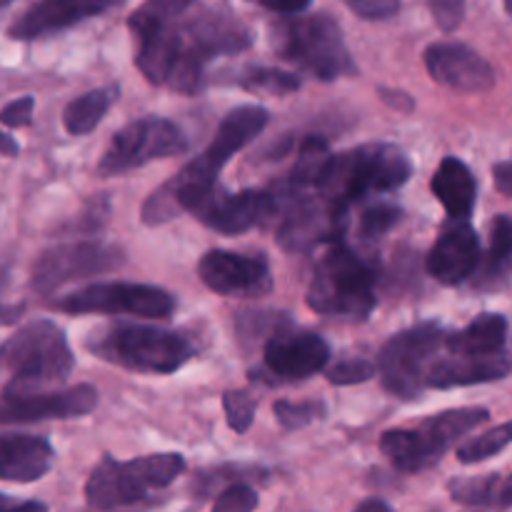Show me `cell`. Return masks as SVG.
Segmentation results:
<instances>
[{
	"label": "cell",
	"instance_id": "1",
	"mask_svg": "<svg viewBox=\"0 0 512 512\" xmlns=\"http://www.w3.org/2000/svg\"><path fill=\"white\" fill-rule=\"evenodd\" d=\"M250 43L253 35L235 15L210 8L140 40L135 65L153 85L195 95L210 60L240 53Z\"/></svg>",
	"mask_w": 512,
	"mask_h": 512
},
{
	"label": "cell",
	"instance_id": "2",
	"mask_svg": "<svg viewBox=\"0 0 512 512\" xmlns=\"http://www.w3.org/2000/svg\"><path fill=\"white\" fill-rule=\"evenodd\" d=\"M268 125V110L260 105H240L233 108L218 125L213 143L203 150V155L190 160L180 175L155 190L143 205L145 225H163L180 215V210H190V205L215 188L220 170L238 150H243L250 140L258 138Z\"/></svg>",
	"mask_w": 512,
	"mask_h": 512
},
{
	"label": "cell",
	"instance_id": "3",
	"mask_svg": "<svg viewBox=\"0 0 512 512\" xmlns=\"http://www.w3.org/2000/svg\"><path fill=\"white\" fill-rule=\"evenodd\" d=\"M308 305L325 318L368 320L375 303V273L358 253L338 243L328 245V253L315 265L308 285Z\"/></svg>",
	"mask_w": 512,
	"mask_h": 512
},
{
	"label": "cell",
	"instance_id": "4",
	"mask_svg": "<svg viewBox=\"0 0 512 512\" xmlns=\"http://www.w3.org/2000/svg\"><path fill=\"white\" fill-rule=\"evenodd\" d=\"M75 358L63 330L50 320L23 325L8 343L0 345V368L13 370V380L3 393H40L63 383L73 370Z\"/></svg>",
	"mask_w": 512,
	"mask_h": 512
},
{
	"label": "cell",
	"instance_id": "5",
	"mask_svg": "<svg viewBox=\"0 0 512 512\" xmlns=\"http://www.w3.org/2000/svg\"><path fill=\"white\" fill-rule=\"evenodd\" d=\"M85 345L93 350V355L108 363L135 370V373L155 375L175 373L195 355L193 340L185 335L133 323L95 330Z\"/></svg>",
	"mask_w": 512,
	"mask_h": 512
},
{
	"label": "cell",
	"instance_id": "6",
	"mask_svg": "<svg viewBox=\"0 0 512 512\" xmlns=\"http://www.w3.org/2000/svg\"><path fill=\"white\" fill-rule=\"evenodd\" d=\"M413 175V163L395 145L370 143L333 155L320 183V193L338 205H353L370 193H385L405 185Z\"/></svg>",
	"mask_w": 512,
	"mask_h": 512
},
{
	"label": "cell",
	"instance_id": "7",
	"mask_svg": "<svg viewBox=\"0 0 512 512\" xmlns=\"http://www.w3.org/2000/svg\"><path fill=\"white\" fill-rule=\"evenodd\" d=\"M185 473V458L178 453H155L135 460L105 455L90 473L85 500L95 510L130 508L143 503L153 490L168 488Z\"/></svg>",
	"mask_w": 512,
	"mask_h": 512
},
{
	"label": "cell",
	"instance_id": "8",
	"mask_svg": "<svg viewBox=\"0 0 512 512\" xmlns=\"http://www.w3.org/2000/svg\"><path fill=\"white\" fill-rule=\"evenodd\" d=\"M275 48L280 58L318 80H338L358 70L343 30L325 13L298 15L280 23L275 28Z\"/></svg>",
	"mask_w": 512,
	"mask_h": 512
},
{
	"label": "cell",
	"instance_id": "9",
	"mask_svg": "<svg viewBox=\"0 0 512 512\" xmlns=\"http://www.w3.org/2000/svg\"><path fill=\"white\" fill-rule=\"evenodd\" d=\"M490 413L485 408H455L423 420L418 428L388 430L380 438V450L385 458L403 473H423L443 460L460 438L488 423Z\"/></svg>",
	"mask_w": 512,
	"mask_h": 512
},
{
	"label": "cell",
	"instance_id": "10",
	"mask_svg": "<svg viewBox=\"0 0 512 512\" xmlns=\"http://www.w3.org/2000/svg\"><path fill=\"white\" fill-rule=\"evenodd\" d=\"M278 200V243L290 253H305L318 245L338 243L348 223V208L325 198L320 190L290 193L280 185Z\"/></svg>",
	"mask_w": 512,
	"mask_h": 512
},
{
	"label": "cell",
	"instance_id": "11",
	"mask_svg": "<svg viewBox=\"0 0 512 512\" xmlns=\"http://www.w3.org/2000/svg\"><path fill=\"white\" fill-rule=\"evenodd\" d=\"M443 343L445 333L438 323H420L393 335L378 358L385 388L398 398H418L423 388H428V373Z\"/></svg>",
	"mask_w": 512,
	"mask_h": 512
},
{
	"label": "cell",
	"instance_id": "12",
	"mask_svg": "<svg viewBox=\"0 0 512 512\" xmlns=\"http://www.w3.org/2000/svg\"><path fill=\"white\" fill-rule=\"evenodd\" d=\"M55 308L68 315H135V318H170L175 298L163 288L145 283H95L65 295Z\"/></svg>",
	"mask_w": 512,
	"mask_h": 512
},
{
	"label": "cell",
	"instance_id": "13",
	"mask_svg": "<svg viewBox=\"0 0 512 512\" xmlns=\"http://www.w3.org/2000/svg\"><path fill=\"white\" fill-rule=\"evenodd\" d=\"M188 148L185 133L173 120L148 115L135 123L125 125L103 153L98 163L100 175H123L133 168L153 163V160L170 158Z\"/></svg>",
	"mask_w": 512,
	"mask_h": 512
},
{
	"label": "cell",
	"instance_id": "14",
	"mask_svg": "<svg viewBox=\"0 0 512 512\" xmlns=\"http://www.w3.org/2000/svg\"><path fill=\"white\" fill-rule=\"evenodd\" d=\"M188 213L203 220L208 228L223 235H243L255 225H265L278 218V200L268 190H243V193H220L218 188L200 195Z\"/></svg>",
	"mask_w": 512,
	"mask_h": 512
},
{
	"label": "cell",
	"instance_id": "15",
	"mask_svg": "<svg viewBox=\"0 0 512 512\" xmlns=\"http://www.w3.org/2000/svg\"><path fill=\"white\" fill-rule=\"evenodd\" d=\"M123 253L105 243H68L45 250L33 268V288L38 293H53L65 283L88 275L105 273L123 263Z\"/></svg>",
	"mask_w": 512,
	"mask_h": 512
},
{
	"label": "cell",
	"instance_id": "16",
	"mask_svg": "<svg viewBox=\"0 0 512 512\" xmlns=\"http://www.w3.org/2000/svg\"><path fill=\"white\" fill-rule=\"evenodd\" d=\"M198 275L213 293L230 298H260L273 290V273L263 255L210 250L200 258Z\"/></svg>",
	"mask_w": 512,
	"mask_h": 512
},
{
	"label": "cell",
	"instance_id": "17",
	"mask_svg": "<svg viewBox=\"0 0 512 512\" xmlns=\"http://www.w3.org/2000/svg\"><path fill=\"white\" fill-rule=\"evenodd\" d=\"M98 405L93 385H75L68 390H40V393H3L0 398V425L43 423L90 415Z\"/></svg>",
	"mask_w": 512,
	"mask_h": 512
},
{
	"label": "cell",
	"instance_id": "18",
	"mask_svg": "<svg viewBox=\"0 0 512 512\" xmlns=\"http://www.w3.org/2000/svg\"><path fill=\"white\" fill-rule=\"evenodd\" d=\"M425 68L435 83L460 93H485L495 85V70L465 43H433L425 50Z\"/></svg>",
	"mask_w": 512,
	"mask_h": 512
},
{
	"label": "cell",
	"instance_id": "19",
	"mask_svg": "<svg viewBox=\"0 0 512 512\" xmlns=\"http://www.w3.org/2000/svg\"><path fill=\"white\" fill-rule=\"evenodd\" d=\"M120 0H38L13 20L8 35L13 40H35L60 33L83 20L105 13Z\"/></svg>",
	"mask_w": 512,
	"mask_h": 512
},
{
	"label": "cell",
	"instance_id": "20",
	"mask_svg": "<svg viewBox=\"0 0 512 512\" xmlns=\"http://www.w3.org/2000/svg\"><path fill=\"white\" fill-rule=\"evenodd\" d=\"M328 360V343L315 333H278L265 345V368L280 380L313 378Z\"/></svg>",
	"mask_w": 512,
	"mask_h": 512
},
{
	"label": "cell",
	"instance_id": "21",
	"mask_svg": "<svg viewBox=\"0 0 512 512\" xmlns=\"http://www.w3.org/2000/svg\"><path fill=\"white\" fill-rule=\"evenodd\" d=\"M480 263L478 233L468 223L445 230L428 253V273L443 285H460L475 273Z\"/></svg>",
	"mask_w": 512,
	"mask_h": 512
},
{
	"label": "cell",
	"instance_id": "22",
	"mask_svg": "<svg viewBox=\"0 0 512 512\" xmlns=\"http://www.w3.org/2000/svg\"><path fill=\"white\" fill-rule=\"evenodd\" d=\"M55 463L53 445L38 435H0V480L35 483L45 478Z\"/></svg>",
	"mask_w": 512,
	"mask_h": 512
},
{
	"label": "cell",
	"instance_id": "23",
	"mask_svg": "<svg viewBox=\"0 0 512 512\" xmlns=\"http://www.w3.org/2000/svg\"><path fill=\"white\" fill-rule=\"evenodd\" d=\"M512 373V355L488 353V355H460L435 363L428 373V388H460V385H478L503 380Z\"/></svg>",
	"mask_w": 512,
	"mask_h": 512
},
{
	"label": "cell",
	"instance_id": "24",
	"mask_svg": "<svg viewBox=\"0 0 512 512\" xmlns=\"http://www.w3.org/2000/svg\"><path fill=\"white\" fill-rule=\"evenodd\" d=\"M433 195L443 203L450 218L468 220L478 200V183L463 160L445 158L433 175Z\"/></svg>",
	"mask_w": 512,
	"mask_h": 512
},
{
	"label": "cell",
	"instance_id": "25",
	"mask_svg": "<svg viewBox=\"0 0 512 512\" xmlns=\"http://www.w3.org/2000/svg\"><path fill=\"white\" fill-rule=\"evenodd\" d=\"M508 340V320L500 313H485L475 318L460 333H453L445 338L450 353L460 355H488L500 353Z\"/></svg>",
	"mask_w": 512,
	"mask_h": 512
},
{
	"label": "cell",
	"instance_id": "26",
	"mask_svg": "<svg viewBox=\"0 0 512 512\" xmlns=\"http://www.w3.org/2000/svg\"><path fill=\"white\" fill-rule=\"evenodd\" d=\"M450 498L468 508H512V473L453 480Z\"/></svg>",
	"mask_w": 512,
	"mask_h": 512
},
{
	"label": "cell",
	"instance_id": "27",
	"mask_svg": "<svg viewBox=\"0 0 512 512\" xmlns=\"http://www.w3.org/2000/svg\"><path fill=\"white\" fill-rule=\"evenodd\" d=\"M330 160H333V153H330L328 143L320 138H308L300 145L298 163L293 165L283 188L290 190V193H313V190H320V183H323L325 173L330 168Z\"/></svg>",
	"mask_w": 512,
	"mask_h": 512
},
{
	"label": "cell",
	"instance_id": "28",
	"mask_svg": "<svg viewBox=\"0 0 512 512\" xmlns=\"http://www.w3.org/2000/svg\"><path fill=\"white\" fill-rule=\"evenodd\" d=\"M120 88L118 85H108V88H95L88 90L85 95L75 98L63 110V125L70 135H88L93 133L105 118L113 103L118 100Z\"/></svg>",
	"mask_w": 512,
	"mask_h": 512
},
{
	"label": "cell",
	"instance_id": "29",
	"mask_svg": "<svg viewBox=\"0 0 512 512\" xmlns=\"http://www.w3.org/2000/svg\"><path fill=\"white\" fill-rule=\"evenodd\" d=\"M193 3L195 0H145V3L128 18V28L133 30L135 40L148 38V35L178 23L180 15H183Z\"/></svg>",
	"mask_w": 512,
	"mask_h": 512
},
{
	"label": "cell",
	"instance_id": "30",
	"mask_svg": "<svg viewBox=\"0 0 512 512\" xmlns=\"http://www.w3.org/2000/svg\"><path fill=\"white\" fill-rule=\"evenodd\" d=\"M512 268V220L498 218L493 223V235H490V250L485 258V280L495 283L498 278L508 275Z\"/></svg>",
	"mask_w": 512,
	"mask_h": 512
},
{
	"label": "cell",
	"instance_id": "31",
	"mask_svg": "<svg viewBox=\"0 0 512 512\" xmlns=\"http://www.w3.org/2000/svg\"><path fill=\"white\" fill-rule=\"evenodd\" d=\"M508 445H512V420L510 423H503L498 425V428L488 430V433H483L480 438H473L465 445H460L458 460L465 465L483 463V460H490L495 458V455L503 453Z\"/></svg>",
	"mask_w": 512,
	"mask_h": 512
},
{
	"label": "cell",
	"instance_id": "32",
	"mask_svg": "<svg viewBox=\"0 0 512 512\" xmlns=\"http://www.w3.org/2000/svg\"><path fill=\"white\" fill-rule=\"evenodd\" d=\"M240 85L248 90H260V93L288 95L300 88V78L278 68H248L240 75Z\"/></svg>",
	"mask_w": 512,
	"mask_h": 512
},
{
	"label": "cell",
	"instance_id": "33",
	"mask_svg": "<svg viewBox=\"0 0 512 512\" xmlns=\"http://www.w3.org/2000/svg\"><path fill=\"white\" fill-rule=\"evenodd\" d=\"M223 408L230 430L238 435L248 433L255 420V410H258V403H255L253 395L245 393V390H228L223 395Z\"/></svg>",
	"mask_w": 512,
	"mask_h": 512
},
{
	"label": "cell",
	"instance_id": "34",
	"mask_svg": "<svg viewBox=\"0 0 512 512\" xmlns=\"http://www.w3.org/2000/svg\"><path fill=\"white\" fill-rule=\"evenodd\" d=\"M400 220V208L398 205H388V203H380L373 205L363 213V220H360V235L365 240H378L383 238L385 233H390L395 223Z\"/></svg>",
	"mask_w": 512,
	"mask_h": 512
},
{
	"label": "cell",
	"instance_id": "35",
	"mask_svg": "<svg viewBox=\"0 0 512 512\" xmlns=\"http://www.w3.org/2000/svg\"><path fill=\"white\" fill-rule=\"evenodd\" d=\"M375 373H378V368H375L370 360L350 358V360H340V363H335L333 368H328L325 378H328L333 385H358V383H368V380H373Z\"/></svg>",
	"mask_w": 512,
	"mask_h": 512
},
{
	"label": "cell",
	"instance_id": "36",
	"mask_svg": "<svg viewBox=\"0 0 512 512\" xmlns=\"http://www.w3.org/2000/svg\"><path fill=\"white\" fill-rule=\"evenodd\" d=\"M275 418L285 430H300L308 428L315 418L320 415L318 403H290V400H278L273 405Z\"/></svg>",
	"mask_w": 512,
	"mask_h": 512
},
{
	"label": "cell",
	"instance_id": "37",
	"mask_svg": "<svg viewBox=\"0 0 512 512\" xmlns=\"http://www.w3.org/2000/svg\"><path fill=\"white\" fill-rule=\"evenodd\" d=\"M260 505L258 493L250 485L238 483L223 490L218 500H215V512H250Z\"/></svg>",
	"mask_w": 512,
	"mask_h": 512
},
{
	"label": "cell",
	"instance_id": "38",
	"mask_svg": "<svg viewBox=\"0 0 512 512\" xmlns=\"http://www.w3.org/2000/svg\"><path fill=\"white\" fill-rule=\"evenodd\" d=\"M465 3L468 0H430V10H433V18L445 33H453L455 28H460L465 18Z\"/></svg>",
	"mask_w": 512,
	"mask_h": 512
},
{
	"label": "cell",
	"instance_id": "39",
	"mask_svg": "<svg viewBox=\"0 0 512 512\" xmlns=\"http://www.w3.org/2000/svg\"><path fill=\"white\" fill-rule=\"evenodd\" d=\"M358 18L388 20L400 10V0H343Z\"/></svg>",
	"mask_w": 512,
	"mask_h": 512
},
{
	"label": "cell",
	"instance_id": "40",
	"mask_svg": "<svg viewBox=\"0 0 512 512\" xmlns=\"http://www.w3.org/2000/svg\"><path fill=\"white\" fill-rule=\"evenodd\" d=\"M33 110L35 98L33 95H23V98L13 100V103L0 110V125H5V128H25V125L33 123Z\"/></svg>",
	"mask_w": 512,
	"mask_h": 512
},
{
	"label": "cell",
	"instance_id": "41",
	"mask_svg": "<svg viewBox=\"0 0 512 512\" xmlns=\"http://www.w3.org/2000/svg\"><path fill=\"white\" fill-rule=\"evenodd\" d=\"M250 3L260 5V8H265V10H273V13L298 15V13H303V10H308L313 0H250Z\"/></svg>",
	"mask_w": 512,
	"mask_h": 512
},
{
	"label": "cell",
	"instance_id": "42",
	"mask_svg": "<svg viewBox=\"0 0 512 512\" xmlns=\"http://www.w3.org/2000/svg\"><path fill=\"white\" fill-rule=\"evenodd\" d=\"M8 280H10V273L8 268H0V325H8V323H15V320L20 318V305H5L3 303V293L5 288H8Z\"/></svg>",
	"mask_w": 512,
	"mask_h": 512
},
{
	"label": "cell",
	"instance_id": "43",
	"mask_svg": "<svg viewBox=\"0 0 512 512\" xmlns=\"http://www.w3.org/2000/svg\"><path fill=\"white\" fill-rule=\"evenodd\" d=\"M493 178H495V185H498L500 193L512 198V160H505V163L495 165Z\"/></svg>",
	"mask_w": 512,
	"mask_h": 512
},
{
	"label": "cell",
	"instance_id": "44",
	"mask_svg": "<svg viewBox=\"0 0 512 512\" xmlns=\"http://www.w3.org/2000/svg\"><path fill=\"white\" fill-rule=\"evenodd\" d=\"M8 510H45V505L38 503V500H18L0 493V512H8Z\"/></svg>",
	"mask_w": 512,
	"mask_h": 512
},
{
	"label": "cell",
	"instance_id": "45",
	"mask_svg": "<svg viewBox=\"0 0 512 512\" xmlns=\"http://www.w3.org/2000/svg\"><path fill=\"white\" fill-rule=\"evenodd\" d=\"M18 153H20L18 140H15L10 133H5V130H0V155H8V158H15V155H18Z\"/></svg>",
	"mask_w": 512,
	"mask_h": 512
},
{
	"label": "cell",
	"instance_id": "46",
	"mask_svg": "<svg viewBox=\"0 0 512 512\" xmlns=\"http://www.w3.org/2000/svg\"><path fill=\"white\" fill-rule=\"evenodd\" d=\"M380 95H383L385 103H388V105H395V108H398L400 103H405V105H408V108H413V100H410L408 95H405V93H400V90H398V93H395V90L380 88Z\"/></svg>",
	"mask_w": 512,
	"mask_h": 512
},
{
	"label": "cell",
	"instance_id": "47",
	"mask_svg": "<svg viewBox=\"0 0 512 512\" xmlns=\"http://www.w3.org/2000/svg\"><path fill=\"white\" fill-rule=\"evenodd\" d=\"M358 510H360V512H365V510H383V512H390L393 508H390V505L385 503V500L373 498V500H363V503L358 505Z\"/></svg>",
	"mask_w": 512,
	"mask_h": 512
},
{
	"label": "cell",
	"instance_id": "48",
	"mask_svg": "<svg viewBox=\"0 0 512 512\" xmlns=\"http://www.w3.org/2000/svg\"><path fill=\"white\" fill-rule=\"evenodd\" d=\"M505 8H508V13L512 15V0H505Z\"/></svg>",
	"mask_w": 512,
	"mask_h": 512
},
{
	"label": "cell",
	"instance_id": "49",
	"mask_svg": "<svg viewBox=\"0 0 512 512\" xmlns=\"http://www.w3.org/2000/svg\"><path fill=\"white\" fill-rule=\"evenodd\" d=\"M10 3V0H0V5H8Z\"/></svg>",
	"mask_w": 512,
	"mask_h": 512
}]
</instances>
